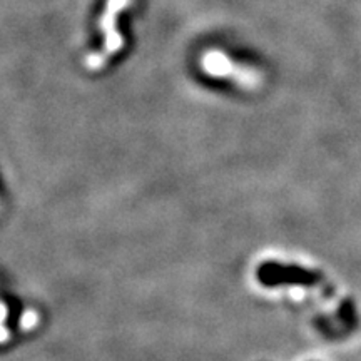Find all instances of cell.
Returning a JSON list of instances; mask_svg holds the SVG:
<instances>
[{
  "mask_svg": "<svg viewBox=\"0 0 361 361\" xmlns=\"http://www.w3.org/2000/svg\"><path fill=\"white\" fill-rule=\"evenodd\" d=\"M204 69L209 72L211 75H216V78H226V75L233 74L234 71V64L231 62V59L226 57L223 52H209L204 57Z\"/></svg>",
  "mask_w": 361,
  "mask_h": 361,
  "instance_id": "6da1fadb",
  "label": "cell"
}]
</instances>
